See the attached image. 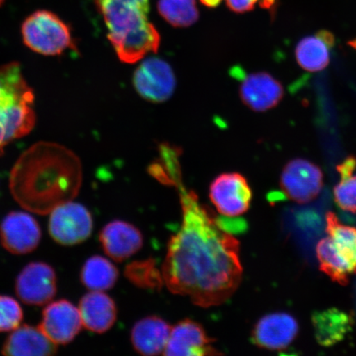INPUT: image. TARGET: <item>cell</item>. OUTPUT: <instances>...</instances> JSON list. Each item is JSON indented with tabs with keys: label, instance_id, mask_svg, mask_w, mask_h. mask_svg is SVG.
Segmentation results:
<instances>
[{
	"label": "cell",
	"instance_id": "cell-1",
	"mask_svg": "<svg viewBox=\"0 0 356 356\" xmlns=\"http://www.w3.org/2000/svg\"><path fill=\"white\" fill-rule=\"evenodd\" d=\"M181 191L182 222L168 243L164 282L203 308L224 304L242 282L239 242L193 191Z\"/></svg>",
	"mask_w": 356,
	"mask_h": 356
},
{
	"label": "cell",
	"instance_id": "cell-2",
	"mask_svg": "<svg viewBox=\"0 0 356 356\" xmlns=\"http://www.w3.org/2000/svg\"><path fill=\"white\" fill-rule=\"evenodd\" d=\"M82 182L83 168L78 156L63 145L42 141L17 160L10 188L21 207L46 216L76 197Z\"/></svg>",
	"mask_w": 356,
	"mask_h": 356
},
{
	"label": "cell",
	"instance_id": "cell-3",
	"mask_svg": "<svg viewBox=\"0 0 356 356\" xmlns=\"http://www.w3.org/2000/svg\"><path fill=\"white\" fill-rule=\"evenodd\" d=\"M96 3L120 60L133 64L157 52L160 35L148 19L149 0H96Z\"/></svg>",
	"mask_w": 356,
	"mask_h": 356
},
{
	"label": "cell",
	"instance_id": "cell-4",
	"mask_svg": "<svg viewBox=\"0 0 356 356\" xmlns=\"http://www.w3.org/2000/svg\"><path fill=\"white\" fill-rule=\"evenodd\" d=\"M34 92L17 62L0 65V154L13 140L33 131Z\"/></svg>",
	"mask_w": 356,
	"mask_h": 356
},
{
	"label": "cell",
	"instance_id": "cell-5",
	"mask_svg": "<svg viewBox=\"0 0 356 356\" xmlns=\"http://www.w3.org/2000/svg\"><path fill=\"white\" fill-rule=\"evenodd\" d=\"M22 35L26 47L44 56H60L76 47L70 26L48 10L35 11L26 17Z\"/></svg>",
	"mask_w": 356,
	"mask_h": 356
},
{
	"label": "cell",
	"instance_id": "cell-6",
	"mask_svg": "<svg viewBox=\"0 0 356 356\" xmlns=\"http://www.w3.org/2000/svg\"><path fill=\"white\" fill-rule=\"evenodd\" d=\"M50 213L49 233L57 243L74 246L90 237L92 216L82 204L71 200L57 207Z\"/></svg>",
	"mask_w": 356,
	"mask_h": 356
},
{
	"label": "cell",
	"instance_id": "cell-7",
	"mask_svg": "<svg viewBox=\"0 0 356 356\" xmlns=\"http://www.w3.org/2000/svg\"><path fill=\"white\" fill-rule=\"evenodd\" d=\"M323 175L321 169L304 159L291 160L280 176V188L284 195L296 203L307 204L321 193Z\"/></svg>",
	"mask_w": 356,
	"mask_h": 356
},
{
	"label": "cell",
	"instance_id": "cell-8",
	"mask_svg": "<svg viewBox=\"0 0 356 356\" xmlns=\"http://www.w3.org/2000/svg\"><path fill=\"white\" fill-rule=\"evenodd\" d=\"M15 291L17 297L26 305H47L57 292L56 270L46 262H31L17 275Z\"/></svg>",
	"mask_w": 356,
	"mask_h": 356
},
{
	"label": "cell",
	"instance_id": "cell-9",
	"mask_svg": "<svg viewBox=\"0 0 356 356\" xmlns=\"http://www.w3.org/2000/svg\"><path fill=\"white\" fill-rule=\"evenodd\" d=\"M133 84L144 99L159 104L172 97L176 88V78L166 61L153 57L142 62L136 70Z\"/></svg>",
	"mask_w": 356,
	"mask_h": 356
},
{
	"label": "cell",
	"instance_id": "cell-10",
	"mask_svg": "<svg viewBox=\"0 0 356 356\" xmlns=\"http://www.w3.org/2000/svg\"><path fill=\"white\" fill-rule=\"evenodd\" d=\"M252 197L246 178L238 172L222 173L210 186L211 202L221 215L227 217H237L246 213Z\"/></svg>",
	"mask_w": 356,
	"mask_h": 356
},
{
	"label": "cell",
	"instance_id": "cell-11",
	"mask_svg": "<svg viewBox=\"0 0 356 356\" xmlns=\"http://www.w3.org/2000/svg\"><path fill=\"white\" fill-rule=\"evenodd\" d=\"M41 239V227L29 213L12 211L0 224V242L12 254H29L35 250Z\"/></svg>",
	"mask_w": 356,
	"mask_h": 356
},
{
	"label": "cell",
	"instance_id": "cell-12",
	"mask_svg": "<svg viewBox=\"0 0 356 356\" xmlns=\"http://www.w3.org/2000/svg\"><path fill=\"white\" fill-rule=\"evenodd\" d=\"M38 327L56 345H67L74 340L83 326L79 309L69 300H60L44 308Z\"/></svg>",
	"mask_w": 356,
	"mask_h": 356
},
{
	"label": "cell",
	"instance_id": "cell-13",
	"mask_svg": "<svg viewBox=\"0 0 356 356\" xmlns=\"http://www.w3.org/2000/svg\"><path fill=\"white\" fill-rule=\"evenodd\" d=\"M163 355L204 356L220 355V353L213 346V340L202 325L193 320L185 319L172 327Z\"/></svg>",
	"mask_w": 356,
	"mask_h": 356
},
{
	"label": "cell",
	"instance_id": "cell-14",
	"mask_svg": "<svg viewBox=\"0 0 356 356\" xmlns=\"http://www.w3.org/2000/svg\"><path fill=\"white\" fill-rule=\"evenodd\" d=\"M299 332L295 318L286 313L265 316L256 324L252 333V341L261 348L280 350L292 343Z\"/></svg>",
	"mask_w": 356,
	"mask_h": 356
},
{
	"label": "cell",
	"instance_id": "cell-15",
	"mask_svg": "<svg viewBox=\"0 0 356 356\" xmlns=\"http://www.w3.org/2000/svg\"><path fill=\"white\" fill-rule=\"evenodd\" d=\"M282 84L266 72L252 73L243 79L239 95L245 105L257 113L273 109L284 97Z\"/></svg>",
	"mask_w": 356,
	"mask_h": 356
},
{
	"label": "cell",
	"instance_id": "cell-16",
	"mask_svg": "<svg viewBox=\"0 0 356 356\" xmlns=\"http://www.w3.org/2000/svg\"><path fill=\"white\" fill-rule=\"evenodd\" d=\"M99 241L106 255L115 261L128 259L143 246V235L136 226L122 220H113L102 229Z\"/></svg>",
	"mask_w": 356,
	"mask_h": 356
},
{
	"label": "cell",
	"instance_id": "cell-17",
	"mask_svg": "<svg viewBox=\"0 0 356 356\" xmlns=\"http://www.w3.org/2000/svg\"><path fill=\"white\" fill-rule=\"evenodd\" d=\"M83 326L95 333H104L113 327L118 317L115 302L104 291H91L79 301Z\"/></svg>",
	"mask_w": 356,
	"mask_h": 356
},
{
	"label": "cell",
	"instance_id": "cell-18",
	"mask_svg": "<svg viewBox=\"0 0 356 356\" xmlns=\"http://www.w3.org/2000/svg\"><path fill=\"white\" fill-rule=\"evenodd\" d=\"M57 351V345L39 327L30 325L13 330L2 347V354L8 356H50Z\"/></svg>",
	"mask_w": 356,
	"mask_h": 356
},
{
	"label": "cell",
	"instance_id": "cell-19",
	"mask_svg": "<svg viewBox=\"0 0 356 356\" xmlns=\"http://www.w3.org/2000/svg\"><path fill=\"white\" fill-rule=\"evenodd\" d=\"M172 327L161 318L149 316L138 321L131 331L134 348L143 355L163 354Z\"/></svg>",
	"mask_w": 356,
	"mask_h": 356
},
{
	"label": "cell",
	"instance_id": "cell-20",
	"mask_svg": "<svg viewBox=\"0 0 356 356\" xmlns=\"http://www.w3.org/2000/svg\"><path fill=\"white\" fill-rule=\"evenodd\" d=\"M335 46V38L326 30L315 35L302 38L297 44L296 56L298 64L308 72H319L330 62V49Z\"/></svg>",
	"mask_w": 356,
	"mask_h": 356
},
{
	"label": "cell",
	"instance_id": "cell-21",
	"mask_svg": "<svg viewBox=\"0 0 356 356\" xmlns=\"http://www.w3.org/2000/svg\"><path fill=\"white\" fill-rule=\"evenodd\" d=\"M327 233L333 251L356 274V229L342 224L335 213L326 216Z\"/></svg>",
	"mask_w": 356,
	"mask_h": 356
},
{
	"label": "cell",
	"instance_id": "cell-22",
	"mask_svg": "<svg viewBox=\"0 0 356 356\" xmlns=\"http://www.w3.org/2000/svg\"><path fill=\"white\" fill-rule=\"evenodd\" d=\"M118 275L117 267L108 259L101 256H92L83 264L80 280L89 291H105L115 286Z\"/></svg>",
	"mask_w": 356,
	"mask_h": 356
},
{
	"label": "cell",
	"instance_id": "cell-23",
	"mask_svg": "<svg viewBox=\"0 0 356 356\" xmlns=\"http://www.w3.org/2000/svg\"><path fill=\"white\" fill-rule=\"evenodd\" d=\"M316 338L323 346L337 343L349 331L350 318L337 309H329L314 316Z\"/></svg>",
	"mask_w": 356,
	"mask_h": 356
},
{
	"label": "cell",
	"instance_id": "cell-24",
	"mask_svg": "<svg viewBox=\"0 0 356 356\" xmlns=\"http://www.w3.org/2000/svg\"><path fill=\"white\" fill-rule=\"evenodd\" d=\"M158 10L160 15L175 28H186L199 19L195 0H159Z\"/></svg>",
	"mask_w": 356,
	"mask_h": 356
},
{
	"label": "cell",
	"instance_id": "cell-25",
	"mask_svg": "<svg viewBox=\"0 0 356 356\" xmlns=\"http://www.w3.org/2000/svg\"><path fill=\"white\" fill-rule=\"evenodd\" d=\"M317 256L320 270L323 273L341 286L348 284L350 275L353 273L345 262L334 252L328 237L318 243Z\"/></svg>",
	"mask_w": 356,
	"mask_h": 356
},
{
	"label": "cell",
	"instance_id": "cell-26",
	"mask_svg": "<svg viewBox=\"0 0 356 356\" xmlns=\"http://www.w3.org/2000/svg\"><path fill=\"white\" fill-rule=\"evenodd\" d=\"M24 319L19 302L11 296L0 295V332L15 330Z\"/></svg>",
	"mask_w": 356,
	"mask_h": 356
},
{
	"label": "cell",
	"instance_id": "cell-27",
	"mask_svg": "<svg viewBox=\"0 0 356 356\" xmlns=\"http://www.w3.org/2000/svg\"><path fill=\"white\" fill-rule=\"evenodd\" d=\"M334 188V197L338 207L345 211L356 213V175L353 172L341 177Z\"/></svg>",
	"mask_w": 356,
	"mask_h": 356
},
{
	"label": "cell",
	"instance_id": "cell-28",
	"mask_svg": "<svg viewBox=\"0 0 356 356\" xmlns=\"http://www.w3.org/2000/svg\"><path fill=\"white\" fill-rule=\"evenodd\" d=\"M259 0H226L227 6L234 13H244L254 10Z\"/></svg>",
	"mask_w": 356,
	"mask_h": 356
},
{
	"label": "cell",
	"instance_id": "cell-29",
	"mask_svg": "<svg viewBox=\"0 0 356 356\" xmlns=\"http://www.w3.org/2000/svg\"><path fill=\"white\" fill-rule=\"evenodd\" d=\"M200 2L208 8H216L220 6L222 0H200Z\"/></svg>",
	"mask_w": 356,
	"mask_h": 356
},
{
	"label": "cell",
	"instance_id": "cell-30",
	"mask_svg": "<svg viewBox=\"0 0 356 356\" xmlns=\"http://www.w3.org/2000/svg\"><path fill=\"white\" fill-rule=\"evenodd\" d=\"M6 1V0H0V6H2V3Z\"/></svg>",
	"mask_w": 356,
	"mask_h": 356
}]
</instances>
